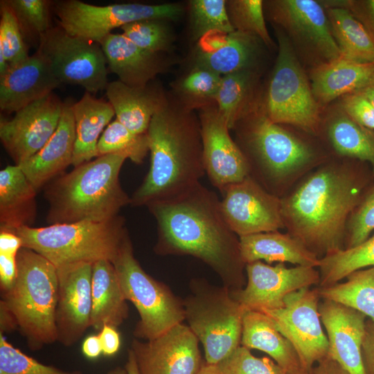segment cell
I'll use <instances>...</instances> for the list:
<instances>
[{
    "label": "cell",
    "instance_id": "obj_42",
    "mask_svg": "<svg viewBox=\"0 0 374 374\" xmlns=\"http://www.w3.org/2000/svg\"><path fill=\"white\" fill-rule=\"evenodd\" d=\"M17 18L24 36L40 37L51 26V8L53 4L47 0H5ZM25 38V36H24Z\"/></svg>",
    "mask_w": 374,
    "mask_h": 374
},
{
    "label": "cell",
    "instance_id": "obj_44",
    "mask_svg": "<svg viewBox=\"0 0 374 374\" xmlns=\"http://www.w3.org/2000/svg\"><path fill=\"white\" fill-rule=\"evenodd\" d=\"M163 19H145L121 27L123 34L139 48L152 53L166 50L170 44L169 30Z\"/></svg>",
    "mask_w": 374,
    "mask_h": 374
},
{
    "label": "cell",
    "instance_id": "obj_35",
    "mask_svg": "<svg viewBox=\"0 0 374 374\" xmlns=\"http://www.w3.org/2000/svg\"><path fill=\"white\" fill-rule=\"evenodd\" d=\"M324 8L341 56L361 64L374 62V39L364 26L346 9Z\"/></svg>",
    "mask_w": 374,
    "mask_h": 374
},
{
    "label": "cell",
    "instance_id": "obj_28",
    "mask_svg": "<svg viewBox=\"0 0 374 374\" xmlns=\"http://www.w3.org/2000/svg\"><path fill=\"white\" fill-rule=\"evenodd\" d=\"M239 240L245 265L264 260L269 264L290 262L316 268L320 264V258L288 233H259L239 237Z\"/></svg>",
    "mask_w": 374,
    "mask_h": 374
},
{
    "label": "cell",
    "instance_id": "obj_54",
    "mask_svg": "<svg viewBox=\"0 0 374 374\" xmlns=\"http://www.w3.org/2000/svg\"><path fill=\"white\" fill-rule=\"evenodd\" d=\"M312 374H350L336 361L326 356L319 361L312 371Z\"/></svg>",
    "mask_w": 374,
    "mask_h": 374
},
{
    "label": "cell",
    "instance_id": "obj_25",
    "mask_svg": "<svg viewBox=\"0 0 374 374\" xmlns=\"http://www.w3.org/2000/svg\"><path fill=\"white\" fill-rule=\"evenodd\" d=\"M307 72L314 96L323 109L364 87L374 75V62L361 64L341 56Z\"/></svg>",
    "mask_w": 374,
    "mask_h": 374
},
{
    "label": "cell",
    "instance_id": "obj_3",
    "mask_svg": "<svg viewBox=\"0 0 374 374\" xmlns=\"http://www.w3.org/2000/svg\"><path fill=\"white\" fill-rule=\"evenodd\" d=\"M147 135L150 166L131 197L135 206L178 195L199 184L206 174L200 126L164 103L154 114Z\"/></svg>",
    "mask_w": 374,
    "mask_h": 374
},
{
    "label": "cell",
    "instance_id": "obj_13",
    "mask_svg": "<svg viewBox=\"0 0 374 374\" xmlns=\"http://www.w3.org/2000/svg\"><path fill=\"white\" fill-rule=\"evenodd\" d=\"M58 26L73 36L100 43L114 28L145 19L179 18L182 8L175 3L148 5L139 3L95 6L78 0L53 3Z\"/></svg>",
    "mask_w": 374,
    "mask_h": 374
},
{
    "label": "cell",
    "instance_id": "obj_61",
    "mask_svg": "<svg viewBox=\"0 0 374 374\" xmlns=\"http://www.w3.org/2000/svg\"><path fill=\"white\" fill-rule=\"evenodd\" d=\"M288 374H311V373H307V372H305L304 371H298V372L288 373Z\"/></svg>",
    "mask_w": 374,
    "mask_h": 374
},
{
    "label": "cell",
    "instance_id": "obj_51",
    "mask_svg": "<svg viewBox=\"0 0 374 374\" xmlns=\"http://www.w3.org/2000/svg\"><path fill=\"white\" fill-rule=\"evenodd\" d=\"M362 355L366 374H374V321H366Z\"/></svg>",
    "mask_w": 374,
    "mask_h": 374
},
{
    "label": "cell",
    "instance_id": "obj_12",
    "mask_svg": "<svg viewBox=\"0 0 374 374\" xmlns=\"http://www.w3.org/2000/svg\"><path fill=\"white\" fill-rule=\"evenodd\" d=\"M37 51L61 83L78 84L93 94L105 90L107 60L99 43L52 27L39 39Z\"/></svg>",
    "mask_w": 374,
    "mask_h": 374
},
{
    "label": "cell",
    "instance_id": "obj_6",
    "mask_svg": "<svg viewBox=\"0 0 374 374\" xmlns=\"http://www.w3.org/2000/svg\"><path fill=\"white\" fill-rule=\"evenodd\" d=\"M15 232L21 238L22 247L38 253L55 267L103 260L112 262L129 236L125 220L119 215L104 222L24 226Z\"/></svg>",
    "mask_w": 374,
    "mask_h": 374
},
{
    "label": "cell",
    "instance_id": "obj_49",
    "mask_svg": "<svg viewBox=\"0 0 374 374\" xmlns=\"http://www.w3.org/2000/svg\"><path fill=\"white\" fill-rule=\"evenodd\" d=\"M324 7L349 11L374 39V0H319Z\"/></svg>",
    "mask_w": 374,
    "mask_h": 374
},
{
    "label": "cell",
    "instance_id": "obj_27",
    "mask_svg": "<svg viewBox=\"0 0 374 374\" xmlns=\"http://www.w3.org/2000/svg\"><path fill=\"white\" fill-rule=\"evenodd\" d=\"M99 44L109 70L127 85L145 87L161 70L157 54L139 48L123 34L109 33Z\"/></svg>",
    "mask_w": 374,
    "mask_h": 374
},
{
    "label": "cell",
    "instance_id": "obj_20",
    "mask_svg": "<svg viewBox=\"0 0 374 374\" xmlns=\"http://www.w3.org/2000/svg\"><path fill=\"white\" fill-rule=\"evenodd\" d=\"M199 126L205 172L215 187L222 193L251 175L249 161L231 137L230 129L217 109H204Z\"/></svg>",
    "mask_w": 374,
    "mask_h": 374
},
{
    "label": "cell",
    "instance_id": "obj_10",
    "mask_svg": "<svg viewBox=\"0 0 374 374\" xmlns=\"http://www.w3.org/2000/svg\"><path fill=\"white\" fill-rule=\"evenodd\" d=\"M112 263L125 299L140 317L134 330L136 339H154L185 320L183 301L143 270L134 257L130 236Z\"/></svg>",
    "mask_w": 374,
    "mask_h": 374
},
{
    "label": "cell",
    "instance_id": "obj_24",
    "mask_svg": "<svg viewBox=\"0 0 374 374\" xmlns=\"http://www.w3.org/2000/svg\"><path fill=\"white\" fill-rule=\"evenodd\" d=\"M75 141L73 103H64L58 126L43 148L18 165L37 190L69 165H72Z\"/></svg>",
    "mask_w": 374,
    "mask_h": 374
},
{
    "label": "cell",
    "instance_id": "obj_5",
    "mask_svg": "<svg viewBox=\"0 0 374 374\" xmlns=\"http://www.w3.org/2000/svg\"><path fill=\"white\" fill-rule=\"evenodd\" d=\"M17 264L15 283L1 293L0 303L14 315L29 348L37 350L57 340V268L42 255L25 247L19 251Z\"/></svg>",
    "mask_w": 374,
    "mask_h": 374
},
{
    "label": "cell",
    "instance_id": "obj_52",
    "mask_svg": "<svg viewBox=\"0 0 374 374\" xmlns=\"http://www.w3.org/2000/svg\"><path fill=\"white\" fill-rule=\"evenodd\" d=\"M103 354L106 356L115 355L120 348L121 339L119 333L115 328L105 326L98 334Z\"/></svg>",
    "mask_w": 374,
    "mask_h": 374
},
{
    "label": "cell",
    "instance_id": "obj_60",
    "mask_svg": "<svg viewBox=\"0 0 374 374\" xmlns=\"http://www.w3.org/2000/svg\"><path fill=\"white\" fill-rule=\"evenodd\" d=\"M107 374H128L126 368L124 367L116 366L107 373Z\"/></svg>",
    "mask_w": 374,
    "mask_h": 374
},
{
    "label": "cell",
    "instance_id": "obj_53",
    "mask_svg": "<svg viewBox=\"0 0 374 374\" xmlns=\"http://www.w3.org/2000/svg\"><path fill=\"white\" fill-rule=\"evenodd\" d=\"M0 253L17 256L22 241L15 232L0 229Z\"/></svg>",
    "mask_w": 374,
    "mask_h": 374
},
{
    "label": "cell",
    "instance_id": "obj_31",
    "mask_svg": "<svg viewBox=\"0 0 374 374\" xmlns=\"http://www.w3.org/2000/svg\"><path fill=\"white\" fill-rule=\"evenodd\" d=\"M241 346L268 354L287 373L303 371L290 342L265 313L246 310L242 319Z\"/></svg>",
    "mask_w": 374,
    "mask_h": 374
},
{
    "label": "cell",
    "instance_id": "obj_46",
    "mask_svg": "<svg viewBox=\"0 0 374 374\" xmlns=\"http://www.w3.org/2000/svg\"><path fill=\"white\" fill-rule=\"evenodd\" d=\"M374 231V186L364 194L350 215L346 230L344 249L364 242Z\"/></svg>",
    "mask_w": 374,
    "mask_h": 374
},
{
    "label": "cell",
    "instance_id": "obj_15",
    "mask_svg": "<svg viewBox=\"0 0 374 374\" xmlns=\"http://www.w3.org/2000/svg\"><path fill=\"white\" fill-rule=\"evenodd\" d=\"M222 193L223 216L238 237L285 228L280 198L267 191L251 175Z\"/></svg>",
    "mask_w": 374,
    "mask_h": 374
},
{
    "label": "cell",
    "instance_id": "obj_56",
    "mask_svg": "<svg viewBox=\"0 0 374 374\" xmlns=\"http://www.w3.org/2000/svg\"><path fill=\"white\" fill-rule=\"evenodd\" d=\"M16 329L18 326L14 315L0 303V332H10Z\"/></svg>",
    "mask_w": 374,
    "mask_h": 374
},
{
    "label": "cell",
    "instance_id": "obj_1",
    "mask_svg": "<svg viewBox=\"0 0 374 374\" xmlns=\"http://www.w3.org/2000/svg\"><path fill=\"white\" fill-rule=\"evenodd\" d=\"M147 206L157 224V253L195 257L217 274L224 286L238 290L245 265L239 237L225 220L214 192L199 183Z\"/></svg>",
    "mask_w": 374,
    "mask_h": 374
},
{
    "label": "cell",
    "instance_id": "obj_19",
    "mask_svg": "<svg viewBox=\"0 0 374 374\" xmlns=\"http://www.w3.org/2000/svg\"><path fill=\"white\" fill-rule=\"evenodd\" d=\"M92 265L78 262L56 267L57 341L65 346L75 344L91 327Z\"/></svg>",
    "mask_w": 374,
    "mask_h": 374
},
{
    "label": "cell",
    "instance_id": "obj_22",
    "mask_svg": "<svg viewBox=\"0 0 374 374\" xmlns=\"http://www.w3.org/2000/svg\"><path fill=\"white\" fill-rule=\"evenodd\" d=\"M61 84L36 51L26 60L9 65L0 75V109L15 113L53 93Z\"/></svg>",
    "mask_w": 374,
    "mask_h": 374
},
{
    "label": "cell",
    "instance_id": "obj_55",
    "mask_svg": "<svg viewBox=\"0 0 374 374\" xmlns=\"http://www.w3.org/2000/svg\"><path fill=\"white\" fill-rule=\"evenodd\" d=\"M82 351L89 359L97 358L103 353L100 338L98 335H91L85 339L82 344Z\"/></svg>",
    "mask_w": 374,
    "mask_h": 374
},
{
    "label": "cell",
    "instance_id": "obj_45",
    "mask_svg": "<svg viewBox=\"0 0 374 374\" xmlns=\"http://www.w3.org/2000/svg\"><path fill=\"white\" fill-rule=\"evenodd\" d=\"M217 366L220 374H287L274 360L256 357L241 345Z\"/></svg>",
    "mask_w": 374,
    "mask_h": 374
},
{
    "label": "cell",
    "instance_id": "obj_7",
    "mask_svg": "<svg viewBox=\"0 0 374 374\" xmlns=\"http://www.w3.org/2000/svg\"><path fill=\"white\" fill-rule=\"evenodd\" d=\"M274 29L278 55L262 109L274 123L290 125L317 135L323 109L314 96L307 70L285 33L276 26Z\"/></svg>",
    "mask_w": 374,
    "mask_h": 374
},
{
    "label": "cell",
    "instance_id": "obj_9",
    "mask_svg": "<svg viewBox=\"0 0 374 374\" xmlns=\"http://www.w3.org/2000/svg\"><path fill=\"white\" fill-rule=\"evenodd\" d=\"M184 301L185 319L204 347L205 362L217 365L241 345L244 308L226 286L195 282Z\"/></svg>",
    "mask_w": 374,
    "mask_h": 374
},
{
    "label": "cell",
    "instance_id": "obj_17",
    "mask_svg": "<svg viewBox=\"0 0 374 374\" xmlns=\"http://www.w3.org/2000/svg\"><path fill=\"white\" fill-rule=\"evenodd\" d=\"M63 107L64 103L51 93L16 112L11 119L1 118L0 139L15 165L32 157L50 139Z\"/></svg>",
    "mask_w": 374,
    "mask_h": 374
},
{
    "label": "cell",
    "instance_id": "obj_34",
    "mask_svg": "<svg viewBox=\"0 0 374 374\" xmlns=\"http://www.w3.org/2000/svg\"><path fill=\"white\" fill-rule=\"evenodd\" d=\"M258 75L254 69H244L222 76L215 96L217 110L231 130L259 104L255 101Z\"/></svg>",
    "mask_w": 374,
    "mask_h": 374
},
{
    "label": "cell",
    "instance_id": "obj_36",
    "mask_svg": "<svg viewBox=\"0 0 374 374\" xmlns=\"http://www.w3.org/2000/svg\"><path fill=\"white\" fill-rule=\"evenodd\" d=\"M345 279L319 288L320 297L353 308L374 321V267L355 271Z\"/></svg>",
    "mask_w": 374,
    "mask_h": 374
},
{
    "label": "cell",
    "instance_id": "obj_58",
    "mask_svg": "<svg viewBox=\"0 0 374 374\" xmlns=\"http://www.w3.org/2000/svg\"><path fill=\"white\" fill-rule=\"evenodd\" d=\"M125 368L128 374H141L133 352L130 348H129L127 351V360Z\"/></svg>",
    "mask_w": 374,
    "mask_h": 374
},
{
    "label": "cell",
    "instance_id": "obj_18",
    "mask_svg": "<svg viewBox=\"0 0 374 374\" xmlns=\"http://www.w3.org/2000/svg\"><path fill=\"white\" fill-rule=\"evenodd\" d=\"M199 342L181 323L152 340L135 338L130 348L141 374H197L204 363Z\"/></svg>",
    "mask_w": 374,
    "mask_h": 374
},
{
    "label": "cell",
    "instance_id": "obj_38",
    "mask_svg": "<svg viewBox=\"0 0 374 374\" xmlns=\"http://www.w3.org/2000/svg\"><path fill=\"white\" fill-rule=\"evenodd\" d=\"M98 157L116 154L125 157L136 164H141L149 152L146 134L131 132L118 120L111 122L105 129L97 145Z\"/></svg>",
    "mask_w": 374,
    "mask_h": 374
},
{
    "label": "cell",
    "instance_id": "obj_16",
    "mask_svg": "<svg viewBox=\"0 0 374 374\" xmlns=\"http://www.w3.org/2000/svg\"><path fill=\"white\" fill-rule=\"evenodd\" d=\"M245 269V287L231 294L246 310L281 308L290 294L320 282L319 271L312 267H287L284 263L272 266L258 260L246 264Z\"/></svg>",
    "mask_w": 374,
    "mask_h": 374
},
{
    "label": "cell",
    "instance_id": "obj_40",
    "mask_svg": "<svg viewBox=\"0 0 374 374\" xmlns=\"http://www.w3.org/2000/svg\"><path fill=\"white\" fill-rule=\"evenodd\" d=\"M226 3L231 22L235 30L256 35L268 47L273 46L265 24L263 1L233 0Z\"/></svg>",
    "mask_w": 374,
    "mask_h": 374
},
{
    "label": "cell",
    "instance_id": "obj_37",
    "mask_svg": "<svg viewBox=\"0 0 374 374\" xmlns=\"http://www.w3.org/2000/svg\"><path fill=\"white\" fill-rule=\"evenodd\" d=\"M368 267H374V234L357 247L321 258L320 287L339 283L352 272Z\"/></svg>",
    "mask_w": 374,
    "mask_h": 374
},
{
    "label": "cell",
    "instance_id": "obj_57",
    "mask_svg": "<svg viewBox=\"0 0 374 374\" xmlns=\"http://www.w3.org/2000/svg\"><path fill=\"white\" fill-rule=\"evenodd\" d=\"M356 92L364 96L374 106V75L364 87Z\"/></svg>",
    "mask_w": 374,
    "mask_h": 374
},
{
    "label": "cell",
    "instance_id": "obj_23",
    "mask_svg": "<svg viewBox=\"0 0 374 374\" xmlns=\"http://www.w3.org/2000/svg\"><path fill=\"white\" fill-rule=\"evenodd\" d=\"M261 42L256 35L240 30L209 32L198 40V66L223 75L254 69Z\"/></svg>",
    "mask_w": 374,
    "mask_h": 374
},
{
    "label": "cell",
    "instance_id": "obj_11",
    "mask_svg": "<svg viewBox=\"0 0 374 374\" xmlns=\"http://www.w3.org/2000/svg\"><path fill=\"white\" fill-rule=\"evenodd\" d=\"M269 19L287 37L306 70L341 57L319 0L264 2Z\"/></svg>",
    "mask_w": 374,
    "mask_h": 374
},
{
    "label": "cell",
    "instance_id": "obj_2",
    "mask_svg": "<svg viewBox=\"0 0 374 374\" xmlns=\"http://www.w3.org/2000/svg\"><path fill=\"white\" fill-rule=\"evenodd\" d=\"M366 183L348 161L321 165L280 198L287 233L320 258L344 249L348 218Z\"/></svg>",
    "mask_w": 374,
    "mask_h": 374
},
{
    "label": "cell",
    "instance_id": "obj_50",
    "mask_svg": "<svg viewBox=\"0 0 374 374\" xmlns=\"http://www.w3.org/2000/svg\"><path fill=\"white\" fill-rule=\"evenodd\" d=\"M17 276V256L0 253V287L1 293L8 292L13 287Z\"/></svg>",
    "mask_w": 374,
    "mask_h": 374
},
{
    "label": "cell",
    "instance_id": "obj_4",
    "mask_svg": "<svg viewBox=\"0 0 374 374\" xmlns=\"http://www.w3.org/2000/svg\"><path fill=\"white\" fill-rule=\"evenodd\" d=\"M127 158L109 154L84 163L57 178L45 190L48 224L81 221L104 222L118 216L131 203L119 175Z\"/></svg>",
    "mask_w": 374,
    "mask_h": 374
},
{
    "label": "cell",
    "instance_id": "obj_41",
    "mask_svg": "<svg viewBox=\"0 0 374 374\" xmlns=\"http://www.w3.org/2000/svg\"><path fill=\"white\" fill-rule=\"evenodd\" d=\"M0 55L9 65L29 57L24 36L15 13L5 0L0 3Z\"/></svg>",
    "mask_w": 374,
    "mask_h": 374
},
{
    "label": "cell",
    "instance_id": "obj_8",
    "mask_svg": "<svg viewBox=\"0 0 374 374\" xmlns=\"http://www.w3.org/2000/svg\"><path fill=\"white\" fill-rule=\"evenodd\" d=\"M238 125L249 165L254 163L267 184L284 181L314 163L319 156L308 142L271 121L260 105Z\"/></svg>",
    "mask_w": 374,
    "mask_h": 374
},
{
    "label": "cell",
    "instance_id": "obj_43",
    "mask_svg": "<svg viewBox=\"0 0 374 374\" xmlns=\"http://www.w3.org/2000/svg\"><path fill=\"white\" fill-rule=\"evenodd\" d=\"M0 374H82L42 364L11 345L0 332Z\"/></svg>",
    "mask_w": 374,
    "mask_h": 374
},
{
    "label": "cell",
    "instance_id": "obj_32",
    "mask_svg": "<svg viewBox=\"0 0 374 374\" xmlns=\"http://www.w3.org/2000/svg\"><path fill=\"white\" fill-rule=\"evenodd\" d=\"M75 141L72 165L77 167L98 157L97 145L104 129L115 115L112 105L85 91L73 103Z\"/></svg>",
    "mask_w": 374,
    "mask_h": 374
},
{
    "label": "cell",
    "instance_id": "obj_14",
    "mask_svg": "<svg viewBox=\"0 0 374 374\" xmlns=\"http://www.w3.org/2000/svg\"><path fill=\"white\" fill-rule=\"evenodd\" d=\"M320 298L319 289L303 288L287 295L281 308L262 311L292 345L302 369L311 374L328 351L319 312Z\"/></svg>",
    "mask_w": 374,
    "mask_h": 374
},
{
    "label": "cell",
    "instance_id": "obj_39",
    "mask_svg": "<svg viewBox=\"0 0 374 374\" xmlns=\"http://www.w3.org/2000/svg\"><path fill=\"white\" fill-rule=\"evenodd\" d=\"M224 0H193L190 1L193 36L198 40L212 31L231 33L233 26Z\"/></svg>",
    "mask_w": 374,
    "mask_h": 374
},
{
    "label": "cell",
    "instance_id": "obj_26",
    "mask_svg": "<svg viewBox=\"0 0 374 374\" xmlns=\"http://www.w3.org/2000/svg\"><path fill=\"white\" fill-rule=\"evenodd\" d=\"M321 130L337 154L368 162L374 172V131L357 123L337 101L323 109Z\"/></svg>",
    "mask_w": 374,
    "mask_h": 374
},
{
    "label": "cell",
    "instance_id": "obj_47",
    "mask_svg": "<svg viewBox=\"0 0 374 374\" xmlns=\"http://www.w3.org/2000/svg\"><path fill=\"white\" fill-rule=\"evenodd\" d=\"M222 76L212 70L197 66L184 78L181 88L192 96L214 98Z\"/></svg>",
    "mask_w": 374,
    "mask_h": 374
},
{
    "label": "cell",
    "instance_id": "obj_59",
    "mask_svg": "<svg viewBox=\"0 0 374 374\" xmlns=\"http://www.w3.org/2000/svg\"><path fill=\"white\" fill-rule=\"evenodd\" d=\"M197 374H220L217 365L208 364L206 362Z\"/></svg>",
    "mask_w": 374,
    "mask_h": 374
},
{
    "label": "cell",
    "instance_id": "obj_21",
    "mask_svg": "<svg viewBox=\"0 0 374 374\" xmlns=\"http://www.w3.org/2000/svg\"><path fill=\"white\" fill-rule=\"evenodd\" d=\"M319 312L328 341L327 356L350 374H366L362 355L366 317L343 304L323 299Z\"/></svg>",
    "mask_w": 374,
    "mask_h": 374
},
{
    "label": "cell",
    "instance_id": "obj_29",
    "mask_svg": "<svg viewBox=\"0 0 374 374\" xmlns=\"http://www.w3.org/2000/svg\"><path fill=\"white\" fill-rule=\"evenodd\" d=\"M91 327L116 328L127 318L129 308L113 263L99 260L92 265Z\"/></svg>",
    "mask_w": 374,
    "mask_h": 374
},
{
    "label": "cell",
    "instance_id": "obj_30",
    "mask_svg": "<svg viewBox=\"0 0 374 374\" xmlns=\"http://www.w3.org/2000/svg\"><path fill=\"white\" fill-rule=\"evenodd\" d=\"M36 191L18 165L0 171V227L15 232L36 217Z\"/></svg>",
    "mask_w": 374,
    "mask_h": 374
},
{
    "label": "cell",
    "instance_id": "obj_48",
    "mask_svg": "<svg viewBox=\"0 0 374 374\" xmlns=\"http://www.w3.org/2000/svg\"><path fill=\"white\" fill-rule=\"evenodd\" d=\"M337 102L357 123L374 131V106L364 96L355 91Z\"/></svg>",
    "mask_w": 374,
    "mask_h": 374
},
{
    "label": "cell",
    "instance_id": "obj_33",
    "mask_svg": "<svg viewBox=\"0 0 374 374\" xmlns=\"http://www.w3.org/2000/svg\"><path fill=\"white\" fill-rule=\"evenodd\" d=\"M105 91L116 119L138 134L147 133L154 114L163 104L161 98L147 85L131 87L116 80L109 82Z\"/></svg>",
    "mask_w": 374,
    "mask_h": 374
}]
</instances>
